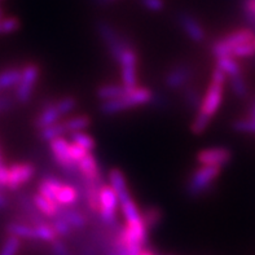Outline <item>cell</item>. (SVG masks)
Wrapping results in <instances>:
<instances>
[{
  "instance_id": "cell-41",
  "label": "cell",
  "mask_w": 255,
  "mask_h": 255,
  "mask_svg": "<svg viewBox=\"0 0 255 255\" xmlns=\"http://www.w3.org/2000/svg\"><path fill=\"white\" fill-rule=\"evenodd\" d=\"M52 253H53V255H71L70 250L66 246V244L64 241H61L60 239L55 240L52 243Z\"/></svg>"
},
{
  "instance_id": "cell-49",
  "label": "cell",
  "mask_w": 255,
  "mask_h": 255,
  "mask_svg": "<svg viewBox=\"0 0 255 255\" xmlns=\"http://www.w3.org/2000/svg\"><path fill=\"white\" fill-rule=\"evenodd\" d=\"M0 1H3V0H0Z\"/></svg>"
},
{
  "instance_id": "cell-37",
  "label": "cell",
  "mask_w": 255,
  "mask_h": 255,
  "mask_svg": "<svg viewBox=\"0 0 255 255\" xmlns=\"http://www.w3.org/2000/svg\"><path fill=\"white\" fill-rule=\"evenodd\" d=\"M255 55V47L253 43H245V44L237 45L236 48H233L231 57L235 58H248L253 57Z\"/></svg>"
},
{
  "instance_id": "cell-48",
  "label": "cell",
  "mask_w": 255,
  "mask_h": 255,
  "mask_svg": "<svg viewBox=\"0 0 255 255\" xmlns=\"http://www.w3.org/2000/svg\"><path fill=\"white\" fill-rule=\"evenodd\" d=\"M253 44H254V47H255V39H254V42H253Z\"/></svg>"
},
{
  "instance_id": "cell-22",
  "label": "cell",
  "mask_w": 255,
  "mask_h": 255,
  "mask_svg": "<svg viewBox=\"0 0 255 255\" xmlns=\"http://www.w3.org/2000/svg\"><path fill=\"white\" fill-rule=\"evenodd\" d=\"M32 202L36 206V209L39 210V213L42 214L43 217L47 218H55L57 217L58 210H60V206H58L56 202L51 200H47L45 197H43L42 194H34L32 196Z\"/></svg>"
},
{
  "instance_id": "cell-24",
  "label": "cell",
  "mask_w": 255,
  "mask_h": 255,
  "mask_svg": "<svg viewBox=\"0 0 255 255\" xmlns=\"http://www.w3.org/2000/svg\"><path fill=\"white\" fill-rule=\"evenodd\" d=\"M217 68H219L227 77L230 78L243 74V69H241L240 62L237 61V58L231 57V56L217 57Z\"/></svg>"
},
{
  "instance_id": "cell-42",
  "label": "cell",
  "mask_w": 255,
  "mask_h": 255,
  "mask_svg": "<svg viewBox=\"0 0 255 255\" xmlns=\"http://www.w3.org/2000/svg\"><path fill=\"white\" fill-rule=\"evenodd\" d=\"M14 103H17L16 99L10 95H0V113L12 109Z\"/></svg>"
},
{
  "instance_id": "cell-21",
  "label": "cell",
  "mask_w": 255,
  "mask_h": 255,
  "mask_svg": "<svg viewBox=\"0 0 255 255\" xmlns=\"http://www.w3.org/2000/svg\"><path fill=\"white\" fill-rule=\"evenodd\" d=\"M128 90L129 88L125 87L123 84H104L97 88L96 95L99 100L101 101L114 100V99H120L123 95H126Z\"/></svg>"
},
{
  "instance_id": "cell-6",
  "label": "cell",
  "mask_w": 255,
  "mask_h": 255,
  "mask_svg": "<svg viewBox=\"0 0 255 255\" xmlns=\"http://www.w3.org/2000/svg\"><path fill=\"white\" fill-rule=\"evenodd\" d=\"M40 75V69L36 64H26L21 69V77L14 90V99L19 104H27L30 101Z\"/></svg>"
},
{
  "instance_id": "cell-32",
  "label": "cell",
  "mask_w": 255,
  "mask_h": 255,
  "mask_svg": "<svg viewBox=\"0 0 255 255\" xmlns=\"http://www.w3.org/2000/svg\"><path fill=\"white\" fill-rule=\"evenodd\" d=\"M49 224L55 230L57 237H68L73 232V228H71L70 224L65 219H62L61 217H58V215L55 218H51V223Z\"/></svg>"
},
{
  "instance_id": "cell-47",
  "label": "cell",
  "mask_w": 255,
  "mask_h": 255,
  "mask_svg": "<svg viewBox=\"0 0 255 255\" xmlns=\"http://www.w3.org/2000/svg\"><path fill=\"white\" fill-rule=\"evenodd\" d=\"M100 1H110V0H100Z\"/></svg>"
},
{
  "instance_id": "cell-25",
  "label": "cell",
  "mask_w": 255,
  "mask_h": 255,
  "mask_svg": "<svg viewBox=\"0 0 255 255\" xmlns=\"http://www.w3.org/2000/svg\"><path fill=\"white\" fill-rule=\"evenodd\" d=\"M65 127L66 133H74L79 132V131H84L87 129L91 125V118L88 116H74L71 118H68L62 122Z\"/></svg>"
},
{
  "instance_id": "cell-12",
  "label": "cell",
  "mask_w": 255,
  "mask_h": 255,
  "mask_svg": "<svg viewBox=\"0 0 255 255\" xmlns=\"http://www.w3.org/2000/svg\"><path fill=\"white\" fill-rule=\"evenodd\" d=\"M179 25L181 26V29L184 30V32L188 35V38L191 39L194 43H202L206 39V32L202 25L200 23L197 18L192 16L191 13L181 12L178 16Z\"/></svg>"
},
{
  "instance_id": "cell-7",
  "label": "cell",
  "mask_w": 255,
  "mask_h": 255,
  "mask_svg": "<svg viewBox=\"0 0 255 255\" xmlns=\"http://www.w3.org/2000/svg\"><path fill=\"white\" fill-rule=\"evenodd\" d=\"M118 197L110 184H103L99 192V211L97 215L100 217L104 224L116 226L117 223V207H118Z\"/></svg>"
},
{
  "instance_id": "cell-20",
  "label": "cell",
  "mask_w": 255,
  "mask_h": 255,
  "mask_svg": "<svg viewBox=\"0 0 255 255\" xmlns=\"http://www.w3.org/2000/svg\"><path fill=\"white\" fill-rule=\"evenodd\" d=\"M61 185L62 181L60 179L55 178V176H45L39 183L38 193L42 194L43 197H45L47 200H51L55 202L56 194H57Z\"/></svg>"
},
{
  "instance_id": "cell-10",
  "label": "cell",
  "mask_w": 255,
  "mask_h": 255,
  "mask_svg": "<svg viewBox=\"0 0 255 255\" xmlns=\"http://www.w3.org/2000/svg\"><path fill=\"white\" fill-rule=\"evenodd\" d=\"M232 150L224 146L209 148L200 150L197 154V162L200 165L215 166V167H224L232 159Z\"/></svg>"
},
{
  "instance_id": "cell-18",
  "label": "cell",
  "mask_w": 255,
  "mask_h": 255,
  "mask_svg": "<svg viewBox=\"0 0 255 255\" xmlns=\"http://www.w3.org/2000/svg\"><path fill=\"white\" fill-rule=\"evenodd\" d=\"M17 201H18V205L19 207H21V210L23 211V214H25L26 217L29 218L30 222H31L34 226L44 222L42 214L39 213V210L36 209L34 202H32V197H29L26 193H21L18 194V200Z\"/></svg>"
},
{
  "instance_id": "cell-29",
  "label": "cell",
  "mask_w": 255,
  "mask_h": 255,
  "mask_svg": "<svg viewBox=\"0 0 255 255\" xmlns=\"http://www.w3.org/2000/svg\"><path fill=\"white\" fill-rule=\"evenodd\" d=\"M65 133H66L65 127L64 125H62V122H60V121L53 123V125H51V126L39 129V137H40V140L47 142L57 139V137H62Z\"/></svg>"
},
{
  "instance_id": "cell-13",
  "label": "cell",
  "mask_w": 255,
  "mask_h": 255,
  "mask_svg": "<svg viewBox=\"0 0 255 255\" xmlns=\"http://www.w3.org/2000/svg\"><path fill=\"white\" fill-rule=\"evenodd\" d=\"M192 78V69L187 65H176L165 77L166 87L170 90H183Z\"/></svg>"
},
{
  "instance_id": "cell-2",
  "label": "cell",
  "mask_w": 255,
  "mask_h": 255,
  "mask_svg": "<svg viewBox=\"0 0 255 255\" xmlns=\"http://www.w3.org/2000/svg\"><path fill=\"white\" fill-rule=\"evenodd\" d=\"M153 97H154L153 92L149 88L136 86L133 88H129L128 92L120 99L103 101L100 112L104 116H116L131 108L141 107V105L152 103Z\"/></svg>"
},
{
  "instance_id": "cell-19",
  "label": "cell",
  "mask_w": 255,
  "mask_h": 255,
  "mask_svg": "<svg viewBox=\"0 0 255 255\" xmlns=\"http://www.w3.org/2000/svg\"><path fill=\"white\" fill-rule=\"evenodd\" d=\"M79 200V192L77 188L71 184H64L60 187L57 194H56L55 202L58 206H73Z\"/></svg>"
},
{
  "instance_id": "cell-34",
  "label": "cell",
  "mask_w": 255,
  "mask_h": 255,
  "mask_svg": "<svg viewBox=\"0 0 255 255\" xmlns=\"http://www.w3.org/2000/svg\"><path fill=\"white\" fill-rule=\"evenodd\" d=\"M230 84H231V88H232L233 94L236 95L237 97L240 99H244V97L248 95V83L244 79L243 74L241 75H236V77H231L230 78Z\"/></svg>"
},
{
  "instance_id": "cell-11",
  "label": "cell",
  "mask_w": 255,
  "mask_h": 255,
  "mask_svg": "<svg viewBox=\"0 0 255 255\" xmlns=\"http://www.w3.org/2000/svg\"><path fill=\"white\" fill-rule=\"evenodd\" d=\"M69 146H70V142L64 139V136L49 141V149H51L52 157H53V159L60 167L64 168V171L73 170V168L77 167V163L70 157Z\"/></svg>"
},
{
  "instance_id": "cell-27",
  "label": "cell",
  "mask_w": 255,
  "mask_h": 255,
  "mask_svg": "<svg viewBox=\"0 0 255 255\" xmlns=\"http://www.w3.org/2000/svg\"><path fill=\"white\" fill-rule=\"evenodd\" d=\"M142 222L145 224L146 230H152L155 228L162 222V218H163V214L162 210L157 206H149L146 207L145 210L141 213Z\"/></svg>"
},
{
  "instance_id": "cell-39",
  "label": "cell",
  "mask_w": 255,
  "mask_h": 255,
  "mask_svg": "<svg viewBox=\"0 0 255 255\" xmlns=\"http://www.w3.org/2000/svg\"><path fill=\"white\" fill-rule=\"evenodd\" d=\"M142 6L150 12H161L165 8V0H140Z\"/></svg>"
},
{
  "instance_id": "cell-31",
  "label": "cell",
  "mask_w": 255,
  "mask_h": 255,
  "mask_svg": "<svg viewBox=\"0 0 255 255\" xmlns=\"http://www.w3.org/2000/svg\"><path fill=\"white\" fill-rule=\"evenodd\" d=\"M71 142L75 144V145L81 146L82 149L87 150V152H92L96 145V141L91 135L83 132V131H79V132L71 133Z\"/></svg>"
},
{
  "instance_id": "cell-35",
  "label": "cell",
  "mask_w": 255,
  "mask_h": 255,
  "mask_svg": "<svg viewBox=\"0 0 255 255\" xmlns=\"http://www.w3.org/2000/svg\"><path fill=\"white\" fill-rule=\"evenodd\" d=\"M55 105L58 112H60V114L65 116V114H69L75 109V107H77V99L73 96L61 97L60 100L55 101Z\"/></svg>"
},
{
  "instance_id": "cell-15",
  "label": "cell",
  "mask_w": 255,
  "mask_h": 255,
  "mask_svg": "<svg viewBox=\"0 0 255 255\" xmlns=\"http://www.w3.org/2000/svg\"><path fill=\"white\" fill-rule=\"evenodd\" d=\"M77 167L82 178L87 179V180L101 181L100 166H99L97 159L91 153H88L87 155H84L83 158L78 162Z\"/></svg>"
},
{
  "instance_id": "cell-44",
  "label": "cell",
  "mask_w": 255,
  "mask_h": 255,
  "mask_svg": "<svg viewBox=\"0 0 255 255\" xmlns=\"http://www.w3.org/2000/svg\"><path fill=\"white\" fill-rule=\"evenodd\" d=\"M248 117L255 118V97H254V100H253L252 105H250V108H249V116H248Z\"/></svg>"
},
{
  "instance_id": "cell-17",
  "label": "cell",
  "mask_w": 255,
  "mask_h": 255,
  "mask_svg": "<svg viewBox=\"0 0 255 255\" xmlns=\"http://www.w3.org/2000/svg\"><path fill=\"white\" fill-rule=\"evenodd\" d=\"M58 217H61L71 226L73 230H81L87 224V218L81 211L71 209V206H60L58 210Z\"/></svg>"
},
{
  "instance_id": "cell-14",
  "label": "cell",
  "mask_w": 255,
  "mask_h": 255,
  "mask_svg": "<svg viewBox=\"0 0 255 255\" xmlns=\"http://www.w3.org/2000/svg\"><path fill=\"white\" fill-rule=\"evenodd\" d=\"M109 184L113 188V191L116 192L120 205L126 202V201L131 200V193L128 191V185H127V180L125 178V174L121 171L120 168H113L109 172Z\"/></svg>"
},
{
  "instance_id": "cell-4",
  "label": "cell",
  "mask_w": 255,
  "mask_h": 255,
  "mask_svg": "<svg viewBox=\"0 0 255 255\" xmlns=\"http://www.w3.org/2000/svg\"><path fill=\"white\" fill-rule=\"evenodd\" d=\"M255 39V34L250 29H239L235 31L228 32L227 35L218 39L217 42L211 45V52L215 57H224L231 56L233 48L237 45L253 43Z\"/></svg>"
},
{
  "instance_id": "cell-23",
  "label": "cell",
  "mask_w": 255,
  "mask_h": 255,
  "mask_svg": "<svg viewBox=\"0 0 255 255\" xmlns=\"http://www.w3.org/2000/svg\"><path fill=\"white\" fill-rule=\"evenodd\" d=\"M6 232L9 236H14L17 239L36 240L34 226L21 223V222H12L6 226Z\"/></svg>"
},
{
  "instance_id": "cell-26",
  "label": "cell",
  "mask_w": 255,
  "mask_h": 255,
  "mask_svg": "<svg viewBox=\"0 0 255 255\" xmlns=\"http://www.w3.org/2000/svg\"><path fill=\"white\" fill-rule=\"evenodd\" d=\"M21 77V69L9 68L0 73V92L3 90L16 87Z\"/></svg>"
},
{
  "instance_id": "cell-1",
  "label": "cell",
  "mask_w": 255,
  "mask_h": 255,
  "mask_svg": "<svg viewBox=\"0 0 255 255\" xmlns=\"http://www.w3.org/2000/svg\"><path fill=\"white\" fill-rule=\"evenodd\" d=\"M227 75L219 68H215L211 73V81L206 94L202 97V103L191 125V131L194 135H201L210 125L211 118L218 113L220 105L223 103L224 86Z\"/></svg>"
},
{
  "instance_id": "cell-5",
  "label": "cell",
  "mask_w": 255,
  "mask_h": 255,
  "mask_svg": "<svg viewBox=\"0 0 255 255\" xmlns=\"http://www.w3.org/2000/svg\"><path fill=\"white\" fill-rule=\"evenodd\" d=\"M96 31L109 51L110 56L114 58V61H120L125 49L131 47L126 39H123L120 32L107 21H99L96 23Z\"/></svg>"
},
{
  "instance_id": "cell-8",
  "label": "cell",
  "mask_w": 255,
  "mask_h": 255,
  "mask_svg": "<svg viewBox=\"0 0 255 255\" xmlns=\"http://www.w3.org/2000/svg\"><path fill=\"white\" fill-rule=\"evenodd\" d=\"M121 65V77H122V84L127 88H133L137 86V55L132 47L125 49L120 58Z\"/></svg>"
},
{
  "instance_id": "cell-30",
  "label": "cell",
  "mask_w": 255,
  "mask_h": 255,
  "mask_svg": "<svg viewBox=\"0 0 255 255\" xmlns=\"http://www.w3.org/2000/svg\"><path fill=\"white\" fill-rule=\"evenodd\" d=\"M34 230H35L36 240H40V241H44V243L52 244L55 240L58 239L51 224L45 223V222H42V223L34 226Z\"/></svg>"
},
{
  "instance_id": "cell-43",
  "label": "cell",
  "mask_w": 255,
  "mask_h": 255,
  "mask_svg": "<svg viewBox=\"0 0 255 255\" xmlns=\"http://www.w3.org/2000/svg\"><path fill=\"white\" fill-rule=\"evenodd\" d=\"M8 206V198L4 194L3 189H0V209H5Z\"/></svg>"
},
{
  "instance_id": "cell-46",
  "label": "cell",
  "mask_w": 255,
  "mask_h": 255,
  "mask_svg": "<svg viewBox=\"0 0 255 255\" xmlns=\"http://www.w3.org/2000/svg\"><path fill=\"white\" fill-rule=\"evenodd\" d=\"M3 165V159H1V153H0V166Z\"/></svg>"
},
{
  "instance_id": "cell-28",
  "label": "cell",
  "mask_w": 255,
  "mask_h": 255,
  "mask_svg": "<svg viewBox=\"0 0 255 255\" xmlns=\"http://www.w3.org/2000/svg\"><path fill=\"white\" fill-rule=\"evenodd\" d=\"M183 100L189 109L198 112L201 103H202V96L197 88L192 87V86H185L183 88Z\"/></svg>"
},
{
  "instance_id": "cell-9",
  "label": "cell",
  "mask_w": 255,
  "mask_h": 255,
  "mask_svg": "<svg viewBox=\"0 0 255 255\" xmlns=\"http://www.w3.org/2000/svg\"><path fill=\"white\" fill-rule=\"evenodd\" d=\"M35 175V167L29 162H21V163H13L8 166V183L6 189L17 191L19 187H22Z\"/></svg>"
},
{
  "instance_id": "cell-33",
  "label": "cell",
  "mask_w": 255,
  "mask_h": 255,
  "mask_svg": "<svg viewBox=\"0 0 255 255\" xmlns=\"http://www.w3.org/2000/svg\"><path fill=\"white\" fill-rule=\"evenodd\" d=\"M232 127L237 132L254 133L255 135V118H252V117L240 118L232 123Z\"/></svg>"
},
{
  "instance_id": "cell-36",
  "label": "cell",
  "mask_w": 255,
  "mask_h": 255,
  "mask_svg": "<svg viewBox=\"0 0 255 255\" xmlns=\"http://www.w3.org/2000/svg\"><path fill=\"white\" fill-rule=\"evenodd\" d=\"M19 27V19L17 17H3L0 18V34H12Z\"/></svg>"
},
{
  "instance_id": "cell-16",
  "label": "cell",
  "mask_w": 255,
  "mask_h": 255,
  "mask_svg": "<svg viewBox=\"0 0 255 255\" xmlns=\"http://www.w3.org/2000/svg\"><path fill=\"white\" fill-rule=\"evenodd\" d=\"M61 114H60V112L57 110V108H56L55 103H48L47 105H44V107L42 108V110H40V113L38 114V117L35 118V121H34V126L39 129L44 128V127H48L51 126V125H53V123L58 122V121L61 120Z\"/></svg>"
},
{
  "instance_id": "cell-3",
  "label": "cell",
  "mask_w": 255,
  "mask_h": 255,
  "mask_svg": "<svg viewBox=\"0 0 255 255\" xmlns=\"http://www.w3.org/2000/svg\"><path fill=\"white\" fill-rule=\"evenodd\" d=\"M220 172H222V168L215 167V166L201 165L200 167L196 168L192 172L185 187L188 196L198 197L201 194H204L213 185L214 181L219 178Z\"/></svg>"
},
{
  "instance_id": "cell-38",
  "label": "cell",
  "mask_w": 255,
  "mask_h": 255,
  "mask_svg": "<svg viewBox=\"0 0 255 255\" xmlns=\"http://www.w3.org/2000/svg\"><path fill=\"white\" fill-rule=\"evenodd\" d=\"M19 249V239L14 236H9L4 241L1 249H0V255H16Z\"/></svg>"
},
{
  "instance_id": "cell-45",
  "label": "cell",
  "mask_w": 255,
  "mask_h": 255,
  "mask_svg": "<svg viewBox=\"0 0 255 255\" xmlns=\"http://www.w3.org/2000/svg\"><path fill=\"white\" fill-rule=\"evenodd\" d=\"M141 255H154V254H153V252H150V250H142Z\"/></svg>"
},
{
  "instance_id": "cell-40",
  "label": "cell",
  "mask_w": 255,
  "mask_h": 255,
  "mask_svg": "<svg viewBox=\"0 0 255 255\" xmlns=\"http://www.w3.org/2000/svg\"><path fill=\"white\" fill-rule=\"evenodd\" d=\"M69 153H70L71 159H73V161H74L75 163H78V162H79L82 158H83L84 155H87L88 153H91V152H87V150H84V149H82L81 146L75 145V144H73V142L70 141V146H69Z\"/></svg>"
}]
</instances>
